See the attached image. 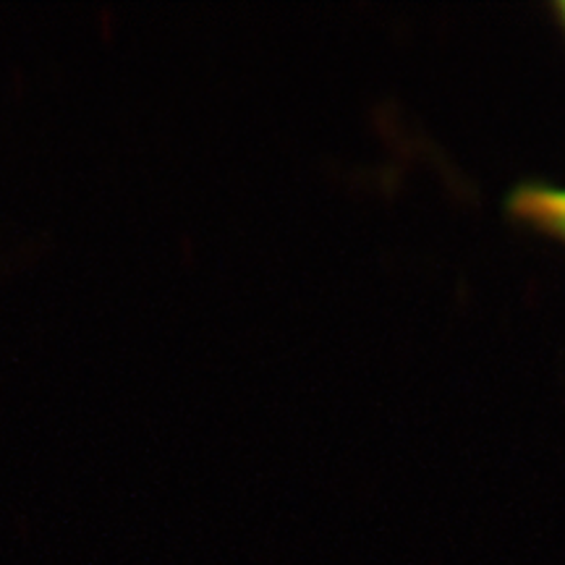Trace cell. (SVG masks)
Returning a JSON list of instances; mask_svg holds the SVG:
<instances>
[{
    "label": "cell",
    "mask_w": 565,
    "mask_h": 565,
    "mask_svg": "<svg viewBox=\"0 0 565 565\" xmlns=\"http://www.w3.org/2000/svg\"><path fill=\"white\" fill-rule=\"evenodd\" d=\"M561 11H563V17H565V6H563V9H561Z\"/></svg>",
    "instance_id": "2"
},
{
    "label": "cell",
    "mask_w": 565,
    "mask_h": 565,
    "mask_svg": "<svg viewBox=\"0 0 565 565\" xmlns=\"http://www.w3.org/2000/svg\"><path fill=\"white\" fill-rule=\"evenodd\" d=\"M513 210L526 223L565 242V189H524L515 194Z\"/></svg>",
    "instance_id": "1"
}]
</instances>
